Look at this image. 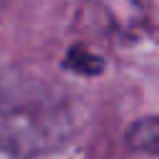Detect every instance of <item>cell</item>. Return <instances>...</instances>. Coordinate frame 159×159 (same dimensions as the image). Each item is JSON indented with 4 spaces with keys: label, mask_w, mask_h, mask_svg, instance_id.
Returning <instances> with one entry per match:
<instances>
[{
    "label": "cell",
    "mask_w": 159,
    "mask_h": 159,
    "mask_svg": "<svg viewBox=\"0 0 159 159\" xmlns=\"http://www.w3.org/2000/svg\"><path fill=\"white\" fill-rule=\"evenodd\" d=\"M129 144H132L134 149H139V152L154 154V149H157V122H154L152 117L137 122L134 129L129 132Z\"/></svg>",
    "instance_id": "1"
},
{
    "label": "cell",
    "mask_w": 159,
    "mask_h": 159,
    "mask_svg": "<svg viewBox=\"0 0 159 159\" xmlns=\"http://www.w3.org/2000/svg\"><path fill=\"white\" fill-rule=\"evenodd\" d=\"M87 62H92L94 67H99V57H97V55H87L84 50H75V52L67 57V65H70L75 72H87Z\"/></svg>",
    "instance_id": "2"
}]
</instances>
